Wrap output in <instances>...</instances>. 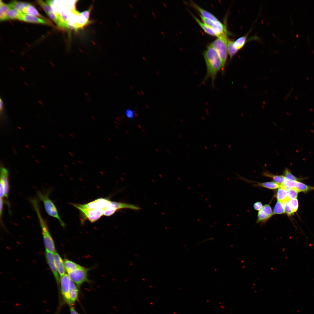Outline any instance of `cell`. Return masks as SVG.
<instances>
[{"label": "cell", "instance_id": "7a4b0ae2", "mask_svg": "<svg viewBox=\"0 0 314 314\" xmlns=\"http://www.w3.org/2000/svg\"><path fill=\"white\" fill-rule=\"evenodd\" d=\"M228 39L226 34H224L220 35L209 45L215 49L218 53L222 63V73L224 72L227 59Z\"/></svg>", "mask_w": 314, "mask_h": 314}, {"label": "cell", "instance_id": "836d02e7", "mask_svg": "<svg viewBox=\"0 0 314 314\" xmlns=\"http://www.w3.org/2000/svg\"><path fill=\"white\" fill-rule=\"evenodd\" d=\"M299 192L295 188H291L288 191V200L296 199L297 197Z\"/></svg>", "mask_w": 314, "mask_h": 314}, {"label": "cell", "instance_id": "603a6c76", "mask_svg": "<svg viewBox=\"0 0 314 314\" xmlns=\"http://www.w3.org/2000/svg\"><path fill=\"white\" fill-rule=\"evenodd\" d=\"M64 264L65 270L67 273L72 271L81 266L76 263L68 259H65Z\"/></svg>", "mask_w": 314, "mask_h": 314}, {"label": "cell", "instance_id": "44dd1931", "mask_svg": "<svg viewBox=\"0 0 314 314\" xmlns=\"http://www.w3.org/2000/svg\"><path fill=\"white\" fill-rule=\"evenodd\" d=\"M192 15L197 22L206 33L210 35L215 36L218 37V35L211 28L207 26L204 23L202 22L198 18L193 15L192 14Z\"/></svg>", "mask_w": 314, "mask_h": 314}, {"label": "cell", "instance_id": "52a82bcc", "mask_svg": "<svg viewBox=\"0 0 314 314\" xmlns=\"http://www.w3.org/2000/svg\"><path fill=\"white\" fill-rule=\"evenodd\" d=\"M71 280L68 274H65L61 277L60 279V287L61 293L64 300L70 307L72 306L71 302L69 291Z\"/></svg>", "mask_w": 314, "mask_h": 314}, {"label": "cell", "instance_id": "ab89813d", "mask_svg": "<svg viewBox=\"0 0 314 314\" xmlns=\"http://www.w3.org/2000/svg\"><path fill=\"white\" fill-rule=\"evenodd\" d=\"M263 204L261 202H256L254 205V209L257 210H260L263 207Z\"/></svg>", "mask_w": 314, "mask_h": 314}, {"label": "cell", "instance_id": "9c48e42d", "mask_svg": "<svg viewBox=\"0 0 314 314\" xmlns=\"http://www.w3.org/2000/svg\"><path fill=\"white\" fill-rule=\"evenodd\" d=\"M53 253L46 250V256L49 267L53 272L58 285H59L60 279L56 265Z\"/></svg>", "mask_w": 314, "mask_h": 314}, {"label": "cell", "instance_id": "f6af8a7d", "mask_svg": "<svg viewBox=\"0 0 314 314\" xmlns=\"http://www.w3.org/2000/svg\"><path fill=\"white\" fill-rule=\"evenodd\" d=\"M3 103L1 99H0V111H3Z\"/></svg>", "mask_w": 314, "mask_h": 314}, {"label": "cell", "instance_id": "7402d4cb", "mask_svg": "<svg viewBox=\"0 0 314 314\" xmlns=\"http://www.w3.org/2000/svg\"><path fill=\"white\" fill-rule=\"evenodd\" d=\"M22 13L29 15L43 17L35 8L31 4L25 7L23 10Z\"/></svg>", "mask_w": 314, "mask_h": 314}, {"label": "cell", "instance_id": "4fadbf2b", "mask_svg": "<svg viewBox=\"0 0 314 314\" xmlns=\"http://www.w3.org/2000/svg\"><path fill=\"white\" fill-rule=\"evenodd\" d=\"M190 3L192 6L198 11L203 17L213 21H218L217 19L213 14L201 8L193 1H191Z\"/></svg>", "mask_w": 314, "mask_h": 314}, {"label": "cell", "instance_id": "e575fe53", "mask_svg": "<svg viewBox=\"0 0 314 314\" xmlns=\"http://www.w3.org/2000/svg\"><path fill=\"white\" fill-rule=\"evenodd\" d=\"M270 217L261 209L258 213V218L257 223L265 222Z\"/></svg>", "mask_w": 314, "mask_h": 314}, {"label": "cell", "instance_id": "d590c367", "mask_svg": "<svg viewBox=\"0 0 314 314\" xmlns=\"http://www.w3.org/2000/svg\"><path fill=\"white\" fill-rule=\"evenodd\" d=\"M285 212L288 215H291L294 213L292 208L288 201L282 202Z\"/></svg>", "mask_w": 314, "mask_h": 314}, {"label": "cell", "instance_id": "7c38bea8", "mask_svg": "<svg viewBox=\"0 0 314 314\" xmlns=\"http://www.w3.org/2000/svg\"><path fill=\"white\" fill-rule=\"evenodd\" d=\"M53 256L58 272L62 277L65 274V272L64 262L60 256L56 251L53 253Z\"/></svg>", "mask_w": 314, "mask_h": 314}, {"label": "cell", "instance_id": "6da1fadb", "mask_svg": "<svg viewBox=\"0 0 314 314\" xmlns=\"http://www.w3.org/2000/svg\"><path fill=\"white\" fill-rule=\"evenodd\" d=\"M206 67V73L202 81L205 83L209 78L211 80L212 86L214 87V82L219 72L222 69L221 61L216 50L209 45L204 53Z\"/></svg>", "mask_w": 314, "mask_h": 314}, {"label": "cell", "instance_id": "681fc988", "mask_svg": "<svg viewBox=\"0 0 314 314\" xmlns=\"http://www.w3.org/2000/svg\"><path fill=\"white\" fill-rule=\"evenodd\" d=\"M163 3L164 5L166 7V5H165V3L164 2H163Z\"/></svg>", "mask_w": 314, "mask_h": 314}, {"label": "cell", "instance_id": "ba28073f", "mask_svg": "<svg viewBox=\"0 0 314 314\" xmlns=\"http://www.w3.org/2000/svg\"><path fill=\"white\" fill-rule=\"evenodd\" d=\"M77 208L81 212L83 219H88L92 223L97 221L104 215V210L103 209H88L81 208Z\"/></svg>", "mask_w": 314, "mask_h": 314}, {"label": "cell", "instance_id": "ffe728a7", "mask_svg": "<svg viewBox=\"0 0 314 314\" xmlns=\"http://www.w3.org/2000/svg\"><path fill=\"white\" fill-rule=\"evenodd\" d=\"M276 198L278 201L283 202L288 201V191L280 187L277 190Z\"/></svg>", "mask_w": 314, "mask_h": 314}, {"label": "cell", "instance_id": "60d3db41", "mask_svg": "<svg viewBox=\"0 0 314 314\" xmlns=\"http://www.w3.org/2000/svg\"><path fill=\"white\" fill-rule=\"evenodd\" d=\"M125 115L126 116L129 118H132L134 116V113L133 111L129 109H127L126 110Z\"/></svg>", "mask_w": 314, "mask_h": 314}, {"label": "cell", "instance_id": "7dc6e473", "mask_svg": "<svg viewBox=\"0 0 314 314\" xmlns=\"http://www.w3.org/2000/svg\"><path fill=\"white\" fill-rule=\"evenodd\" d=\"M129 5H130V7H131V8H132V6L131 4H130V3H129Z\"/></svg>", "mask_w": 314, "mask_h": 314}, {"label": "cell", "instance_id": "1f68e13d", "mask_svg": "<svg viewBox=\"0 0 314 314\" xmlns=\"http://www.w3.org/2000/svg\"><path fill=\"white\" fill-rule=\"evenodd\" d=\"M284 176L286 179L295 181H298L301 180L293 175L291 172L290 170L288 168H286L284 172Z\"/></svg>", "mask_w": 314, "mask_h": 314}, {"label": "cell", "instance_id": "3957f363", "mask_svg": "<svg viewBox=\"0 0 314 314\" xmlns=\"http://www.w3.org/2000/svg\"><path fill=\"white\" fill-rule=\"evenodd\" d=\"M49 191L46 192L38 191V196L39 199L44 203V208L47 213L51 216L57 219L61 225L64 227L65 224L61 220L59 215L57 209L55 205L49 198Z\"/></svg>", "mask_w": 314, "mask_h": 314}, {"label": "cell", "instance_id": "f35d334b", "mask_svg": "<svg viewBox=\"0 0 314 314\" xmlns=\"http://www.w3.org/2000/svg\"><path fill=\"white\" fill-rule=\"evenodd\" d=\"M199 16H200L203 22L207 26L211 28V27L214 21L208 19L202 16L201 15H199Z\"/></svg>", "mask_w": 314, "mask_h": 314}, {"label": "cell", "instance_id": "8fae6325", "mask_svg": "<svg viewBox=\"0 0 314 314\" xmlns=\"http://www.w3.org/2000/svg\"><path fill=\"white\" fill-rule=\"evenodd\" d=\"M19 20L24 22L35 23L49 24L47 20L35 16L29 15L22 13Z\"/></svg>", "mask_w": 314, "mask_h": 314}, {"label": "cell", "instance_id": "5b68a950", "mask_svg": "<svg viewBox=\"0 0 314 314\" xmlns=\"http://www.w3.org/2000/svg\"><path fill=\"white\" fill-rule=\"evenodd\" d=\"M89 270V269L81 266L68 273V275L71 281L74 282L79 289L83 283L89 282L88 278Z\"/></svg>", "mask_w": 314, "mask_h": 314}, {"label": "cell", "instance_id": "ac0fdd59", "mask_svg": "<svg viewBox=\"0 0 314 314\" xmlns=\"http://www.w3.org/2000/svg\"><path fill=\"white\" fill-rule=\"evenodd\" d=\"M9 4L11 8H14L22 13L25 7L30 5L28 3L16 1H12Z\"/></svg>", "mask_w": 314, "mask_h": 314}, {"label": "cell", "instance_id": "c3c4849f", "mask_svg": "<svg viewBox=\"0 0 314 314\" xmlns=\"http://www.w3.org/2000/svg\"><path fill=\"white\" fill-rule=\"evenodd\" d=\"M161 33H162V34H163V35L164 36H165L164 34V33H163V32H161Z\"/></svg>", "mask_w": 314, "mask_h": 314}, {"label": "cell", "instance_id": "4316f807", "mask_svg": "<svg viewBox=\"0 0 314 314\" xmlns=\"http://www.w3.org/2000/svg\"><path fill=\"white\" fill-rule=\"evenodd\" d=\"M256 185L271 189H276L280 187V185L272 181L258 183Z\"/></svg>", "mask_w": 314, "mask_h": 314}, {"label": "cell", "instance_id": "ee69618b", "mask_svg": "<svg viewBox=\"0 0 314 314\" xmlns=\"http://www.w3.org/2000/svg\"><path fill=\"white\" fill-rule=\"evenodd\" d=\"M70 307V314H78L74 308L72 306Z\"/></svg>", "mask_w": 314, "mask_h": 314}, {"label": "cell", "instance_id": "cb8c5ba5", "mask_svg": "<svg viewBox=\"0 0 314 314\" xmlns=\"http://www.w3.org/2000/svg\"><path fill=\"white\" fill-rule=\"evenodd\" d=\"M299 192H306L314 189L313 187L309 186L301 182L296 181L294 187Z\"/></svg>", "mask_w": 314, "mask_h": 314}, {"label": "cell", "instance_id": "d6a6232c", "mask_svg": "<svg viewBox=\"0 0 314 314\" xmlns=\"http://www.w3.org/2000/svg\"><path fill=\"white\" fill-rule=\"evenodd\" d=\"M117 210L112 206L111 203H110V204L109 205L104 209V215L106 216H111L114 214Z\"/></svg>", "mask_w": 314, "mask_h": 314}, {"label": "cell", "instance_id": "b9f144b4", "mask_svg": "<svg viewBox=\"0 0 314 314\" xmlns=\"http://www.w3.org/2000/svg\"><path fill=\"white\" fill-rule=\"evenodd\" d=\"M4 196V189L2 183L0 182V198H3Z\"/></svg>", "mask_w": 314, "mask_h": 314}, {"label": "cell", "instance_id": "7bdbcfd3", "mask_svg": "<svg viewBox=\"0 0 314 314\" xmlns=\"http://www.w3.org/2000/svg\"><path fill=\"white\" fill-rule=\"evenodd\" d=\"M3 201L2 198H0V217H1V214L2 213L3 208Z\"/></svg>", "mask_w": 314, "mask_h": 314}, {"label": "cell", "instance_id": "d6986e66", "mask_svg": "<svg viewBox=\"0 0 314 314\" xmlns=\"http://www.w3.org/2000/svg\"><path fill=\"white\" fill-rule=\"evenodd\" d=\"M22 13L14 8L9 9L6 13V20L16 19L19 20Z\"/></svg>", "mask_w": 314, "mask_h": 314}, {"label": "cell", "instance_id": "9a60e30c", "mask_svg": "<svg viewBox=\"0 0 314 314\" xmlns=\"http://www.w3.org/2000/svg\"><path fill=\"white\" fill-rule=\"evenodd\" d=\"M211 28L215 32L219 37L220 35L226 34V31L223 24L219 20L214 21Z\"/></svg>", "mask_w": 314, "mask_h": 314}, {"label": "cell", "instance_id": "f546056e", "mask_svg": "<svg viewBox=\"0 0 314 314\" xmlns=\"http://www.w3.org/2000/svg\"><path fill=\"white\" fill-rule=\"evenodd\" d=\"M37 2L47 15L50 13L54 12L53 9L50 6L43 1L38 0Z\"/></svg>", "mask_w": 314, "mask_h": 314}, {"label": "cell", "instance_id": "74e56055", "mask_svg": "<svg viewBox=\"0 0 314 314\" xmlns=\"http://www.w3.org/2000/svg\"><path fill=\"white\" fill-rule=\"evenodd\" d=\"M267 215L270 217L273 213L270 206L268 204H266L263 206L261 209Z\"/></svg>", "mask_w": 314, "mask_h": 314}, {"label": "cell", "instance_id": "bcb514c9", "mask_svg": "<svg viewBox=\"0 0 314 314\" xmlns=\"http://www.w3.org/2000/svg\"><path fill=\"white\" fill-rule=\"evenodd\" d=\"M151 12H152V14H153V15H154V17H155V15H154V13H153V11H151Z\"/></svg>", "mask_w": 314, "mask_h": 314}, {"label": "cell", "instance_id": "8d00e7d4", "mask_svg": "<svg viewBox=\"0 0 314 314\" xmlns=\"http://www.w3.org/2000/svg\"><path fill=\"white\" fill-rule=\"evenodd\" d=\"M288 201L292 207L294 212H296L298 209L299 206L297 199L296 198L290 199Z\"/></svg>", "mask_w": 314, "mask_h": 314}, {"label": "cell", "instance_id": "2e32d148", "mask_svg": "<svg viewBox=\"0 0 314 314\" xmlns=\"http://www.w3.org/2000/svg\"><path fill=\"white\" fill-rule=\"evenodd\" d=\"M111 204L117 210L122 208H130L135 210H139L140 208L133 205L125 203L111 201Z\"/></svg>", "mask_w": 314, "mask_h": 314}, {"label": "cell", "instance_id": "83f0119b", "mask_svg": "<svg viewBox=\"0 0 314 314\" xmlns=\"http://www.w3.org/2000/svg\"><path fill=\"white\" fill-rule=\"evenodd\" d=\"M0 20L3 21L6 20V13L11 8L9 4H4L0 6Z\"/></svg>", "mask_w": 314, "mask_h": 314}, {"label": "cell", "instance_id": "277c9868", "mask_svg": "<svg viewBox=\"0 0 314 314\" xmlns=\"http://www.w3.org/2000/svg\"><path fill=\"white\" fill-rule=\"evenodd\" d=\"M34 209L38 215L41 227L46 250L53 254L56 251L53 241L49 231L47 224L41 215L39 206H35Z\"/></svg>", "mask_w": 314, "mask_h": 314}, {"label": "cell", "instance_id": "d4e9b609", "mask_svg": "<svg viewBox=\"0 0 314 314\" xmlns=\"http://www.w3.org/2000/svg\"><path fill=\"white\" fill-rule=\"evenodd\" d=\"M233 43V41L228 39L227 42V49L228 53L231 59L232 58L238 51L234 47Z\"/></svg>", "mask_w": 314, "mask_h": 314}, {"label": "cell", "instance_id": "4dcf8cb0", "mask_svg": "<svg viewBox=\"0 0 314 314\" xmlns=\"http://www.w3.org/2000/svg\"><path fill=\"white\" fill-rule=\"evenodd\" d=\"M285 213V211L282 202L278 201L274 208L273 214H280L284 213Z\"/></svg>", "mask_w": 314, "mask_h": 314}, {"label": "cell", "instance_id": "5bb4252c", "mask_svg": "<svg viewBox=\"0 0 314 314\" xmlns=\"http://www.w3.org/2000/svg\"><path fill=\"white\" fill-rule=\"evenodd\" d=\"M78 289L76 285L71 281L69 291V296L72 305L74 304L78 299Z\"/></svg>", "mask_w": 314, "mask_h": 314}, {"label": "cell", "instance_id": "8992f818", "mask_svg": "<svg viewBox=\"0 0 314 314\" xmlns=\"http://www.w3.org/2000/svg\"><path fill=\"white\" fill-rule=\"evenodd\" d=\"M111 201L107 198H100L93 201L85 204H72L77 208H81L83 209H103L107 208L110 204Z\"/></svg>", "mask_w": 314, "mask_h": 314}, {"label": "cell", "instance_id": "f907efd6", "mask_svg": "<svg viewBox=\"0 0 314 314\" xmlns=\"http://www.w3.org/2000/svg\"><path fill=\"white\" fill-rule=\"evenodd\" d=\"M134 15L135 17H137L134 14Z\"/></svg>", "mask_w": 314, "mask_h": 314}, {"label": "cell", "instance_id": "f1b7e54d", "mask_svg": "<svg viewBox=\"0 0 314 314\" xmlns=\"http://www.w3.org/2000/svg\"><path fill=\"white\" fill-rule=\"evenodd\" d=\"M296 181L285 178L283 182L280 185V187L288 191L291 188L295 187Z\"/></svg>", "mask_w": 314, "mask_h": 314}, {"label": "cell", "instance_id": "e0dca14e", "mask_svg": "<svg viewBox=\"0 0 314 314\" xmlns=\"http://www.w3.org/2000/svg\"><path fill=\"white\" fill-rule=\"evenodd\" d=\"M263 176L272 178L274 182L281 185L284 182L285 177L283 175H275L267 171H265L263 173Z\"/></svg>", "mask_w": 314, "mask_h": 314}, {"label": "cell", "instance_id": "30bf717a", "mask_svg": "<svg viewBox=\"0 0 314 314\" xmlns=\"http://www.w3.org/2000/svg\"><path fill=\"white\" fill-rule=\"evenodd\" d=\"M8 172L5 168L2 167L1 169L0 182L3 185L4 196L8 198L9 191V183Z\"/></svg>", "mask_w": 314, "mask_h": 314}, {"label": "cell", "instance_id": "484cf974", "mask_svg": "<svg viewBox=\"0 0 314 314\" xmlns=\"http://www.w3.org/2000/svg\"><path fill=\"white\" fill-rule=\"evenodd\" d=\"M247 38V35H246L237 39L234 42V47L238 50L241 49L246 43Z\"/></svg>", "mask_w": 314, "mask_h": 314}]
</instances>
